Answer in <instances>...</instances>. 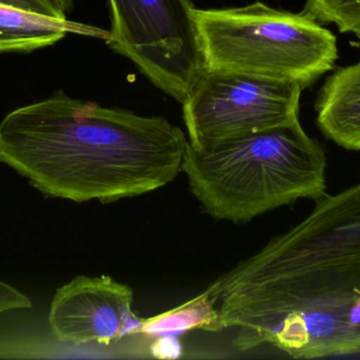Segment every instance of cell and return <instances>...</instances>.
I'll list each match as a JSON object with an SVG mask.
<instances>
[{
	"label": "cell",
	"mask_w": 360,
	"mask_h": 360,
	"mask_svg": "<svg viewBox=\"0 0 360 360\" xmlns=\"http://www.w3.org/2000/svg\"><path fill=\"white\" fill-rule=\"evenodd\" d=\"M0 4L53 18L67 19V16L57 11L48 0H0Z\"/></svg>",
	"instance_id": "cell-13"
},
{
	"label": "cell",
	"mask_w": 360,
	"mask_h": 360,
	"mask_svg": "<svg viewBox=\"0 0 360 360\" xmlns=\"http://www.w3.org/2000/svg\"><path fill=\"white\" fill-rule=\"evenodd\" d=\"M188 141L164 116L73 99L63 91L0 123V163L49 198L111 203L174 181Z\"/></svg>",
	"instance_id": "cell-1"
},
{
	"label": "cell",
	"mask_w": 360,
	"mask_h": 360,
	"mask_svg": "<svg viewBox=\"0 0 360 360\" xmlns=\"http://www.w3.org/2000/svg\"><path fill=\"white\" fill-rule=\"evenodd\" d=\"M108 44L182 103L203 69L191 0H108Z\"/></svg>",
	"instance_id": "cell-6"
},
{
	"label": "cell",
	"mask_w": 360,
	"mask_h": 360,
	"mask_svg": "<svg viewBox=\"0 0 360 360\" xmlns=\"http://www.w3.org/2000/svg\"><path fill=\"white\" fill-rule=\"evenodd\" d=\"M203 69L236 72L310 87L333 69L338 38L304 13L262 2L195 8Z\"/></svg>",
	"instance_id": "cell-4"
},
{
	"label": "cell",
	"mask_w": 360,
	"mask_h": 360,
	"mask_svg": "<svg viewBox=\"0 0 360 360\" xmlns=\"http://www.w3.org/2000/svg\"><path fill=\"white\" fill-rule=\"evenodd\" d=\"M353 33H354L355 35L357 36V38H359V39L360 40V27H359V29L355 30V31L353 32Z\"/></svg>",
	"instance_id": "cell-16"
},
{
	"label": "cell",
	"mask_w": 360,
	"mask_h": 360,
	"mask_svg": "<svg viewBox=\"0 0 360 360\" xmlns=\"http://www.w3.org/2000/svg\"><path fill=\"white\" fill-rule=\"evenodd\" d=\"M316 123L340 147L360 150V61L328 76L315 101Z\"/></svg>",
	"instance_id": "cell-8"
},
{
	"label": "cell",
	"mask_w": 360,
	"mask_h": 360,
	"mask_svg": "<svg viewBox=\"0 0 360 360\" xmlns=\"http://www.w3.org/2000/svg\"><path fill=\"white\" fill-rule=\"evenodd\" d=\"M32 306L31 299L25 294L0 280V315L8 311L29 310Z\"/></svg>",
	"instance_id": "cell-12"
},
{
	"label": "cell",
	"mask_w": 360,
	"mask_h": 360,
	"mask_svg": "<svg viewBox=\"0 0 360 360\" xmlns=\"http://www.w3.org/2000/svg\"><path fill=\"white\" fill-rule=\"evenodd\" d=\"M240 351L268 344L288 319L360 300V181L315 201L308 217L207 289Z\"/></svg>",
	"instance_id": "cell-2"
},
{
	"label": "cell",
	"mask_w": 360,
	"mask_h": 360,
	"mask_svg": "<svg viewBox=\"0 0 360 360\" xmlns=\"http://www.w3.org/2000/svg\"><path fill=\"white\" fill-rule=\"evenodd\" d=\"M304 14L321 23H335L342 33L360 27V0H307Z\"/></svg>",
	"instance_id": "cell-11"
},
{
	"label": "cell",
	"mask_w": 360,
	"mask_h": 360,
	"mask_svg": "<svg viewBox=\"0 0 360 360\" xmlns=\"http://www.w3.org/2000/svg\"><path fill=\"white\" fill-rule=\"evenodd\" d=\"M195 329L210 332L221 331L219 315L207 291L168 312L151 318L141 319L135 334H143L149 337H162L177 336Z\"/></svg>",
	"instance_id": "cell-10"
},
{
	"label": "cell",
	"mask_w": 360,
	"mask_h": 360,
	"mask_svg": "<svg viewBox=\"0 0 360 360\" xmlns=\"http://www.w3.org/2000/svg\"><path fill=\"white\" fill-rule=\"evenodd\" d=\"M48 1L65 16H67V13L71 10L72 4H73V0H48Z\"/></svg>",
	"instance_id": "cell-15"
},
{
	"label": "cell",
	"mask_w": 360,
	"mask_h": 360,
	"mask_svg": "<svg viewBox=\"0 0 360 360\" xmlns=\"http://www.w3.org/2000/svg\"><path fill=\"white\" fill-rule=\"evenodd\" d=\"M69 33L107 39L109 32L0 4V52L52 46Z\"/></svg>",
	"instance_id": "cell-9"
},
{
	"label": "cell",
	"mask_w": 360,
	"mask_h": 360,
	"mask_svg": "<svg viewBox=\"0 0 360 360\" xmlns=\"http://www.w3.org/2000/svg\"><path fill=\"white\" fill-rule=\"evenodd\" d=\"M181 171L205 213L235 223L327 194V156L300 120L205 149L188 144Z\"/></svg>",
	"instance_id": "cell-3"
},
{
	"label": "cell",
	"mask_w": 360,
	"mask_h": 360,
	"mask_svg": "<svg viewBox=\"0 0 360 360\" xmlns=\"http://www.w3.org/2000/svg\"><path fill=\"white\" fill-rule=\"evenodd\" d=\"M133 302V290L111 277L78 276L57 290L49 325L63 344L109 346L136 332Z\"/></svg>",
	"instance_id": "cell-7"
},
{
	"label": "cell",
	"mask_w": 360,
	"mask_h": 360,
	"mask_svg": "<svg viewBox=\"0 0 360 360\" xmlns=\"http://www.w3.org/2000/svg\"><path fill=\"white\" fill-rule=\"evenodd\" d=\"M154 342L151 353L158 359H179L181 355V345L176 340V336H162Z\"/></svg>",
	"instance_id": "cell-14"
},
{
	"label": "cell",
	"mask_w": 360,
	"mask_h": 360,
	"mask_svg": "<svg viewBox=\"0 0 360 360\" xmlns=\"http://www.w3.org/2000/svg\"><path fill=\"white\" fill-rule=\"evenodd\" d=\"M302 91L287 80L202 69L181 103L188 145L205 149L296 122Z\"/></svg>",
	"instance_id": "cell-5"
}]
</instances>
